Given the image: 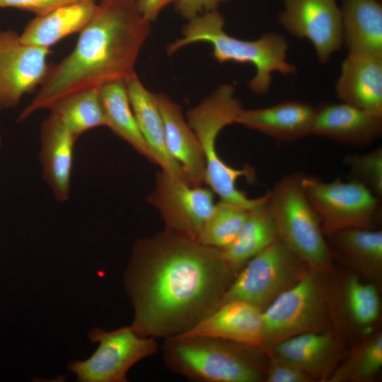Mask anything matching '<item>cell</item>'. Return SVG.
<instances>
[{
	"label": "cell",
	"mask_w": 382,
	"mask_h": 382,
	"mask_svg": "<svg viewBox=\"0 0 382 382\" xmlns=\"http://www.w3.org/2000/svg\"><path fill=\"white\" fill-rule=\"evenodd\" d=\"M347 345L335 331L312 332L289 337L267 350L296 366L315 381H327L348 352Z\"/></svg>",
	"instance_id": "9a60e30c"
},
{
	"label": "cell",
	"mask_w": 382,
	"mask_h": 382,
	"mask_svg": "<svg viewBox=\"0 0 382 382\" xmlns=\"http://www.w3.org/2000/svg\"><path fill=\"white\" fill-rule=\"evenodd\" d=\"M268 352V351H267ZM265 382H313L308 374L293 364L268 352Z\"/></svg>",
	"instance_id": "1f68e13d"
},
{
	"label": "cell",
	"mask_w": 382,
	"mask_h": 382,
	"mask_svg": "<svg viewBox=\"0 0 382 382\" xmlns=\"http://www.w3.org/2000/svg\"><path fill=\"white\" fill-rule=\"evenodd\" d=\"M47 109L61 120L76 139L89 129L106 127L98 88L72 93L56 100Z\"/></svg>",
	"instance_id": "f1b7e54d"
},
{
	"label": "cell",
	"mask_w": 382,
	"mask_h": 382,
	"mask_svg": "<svg viewBox=\"0 0 382 382\" xmlns=\"http://www.w3.org/2000/svg\"><path fill=\"white\" fill-rule=\"evenodd\" d=\"M176 0H135V6L141 16L151 23L158 18L161 11Z\"/></svg>",
	"instance_id": "e575fe53"
},
{
	"label": "cell",
	"mask_w": 382,
	"mask_h": 382,
	"mask_svg": "<svg viewBox=\"0 0 382 382\" xmlns=\"http://www.w3.org/2000/svg\"><path fill=\"white\" fill-rule=\"evenodd\" d=\"M301 173L286 175L269 192L278 238L311 270L329 272L333 257L320 219L301 185Z\"/></svg>",
	"instance_id": "52a82bcc"
},
{
	"label": "cell",
	"mask_w": 382,
	"mask_h": 382,
	"mask_svg": "<svg viewBox=\"0 0 382 382\" xmlns=\"http://www.w3.org/2000/svg\"><path fill=\"white\" fill-rule=\"evenodd\" d=\"M150 22L134 1H101L91 21L79 32L74 50L51 66L35 96L19 115L21 122L72 93L125 81L134 72Z\"/></svg>",
	"instance_id": "7a4b0ae2"
},
{
	"label": "cell",
	"mask_w": 382,
	"mask_h": 382,
	"mask_svg": "<svg viewBox=\"0 0 382 382\" xmlns=\"http://www.w3.org/2000/svg\"><path fill=\"white\" fill-rule=\"evenodd\" d=\"M125 83L135 119L154 163L169 175L185 181L181 168L167 151L163 123L156 94L142 84L136 73L128 77Z\"/></svg>",
	"instance_id": "603a6c76"
},
{
	"label": "cell",
	"mask_w": 382,
	"mask_h": 382,
	"mask_svg": "<svg viewBox=\"0 0 382 382\" xmlns=\"http://www.w3.org/2000/svg\"><path fill=\"white\" fill-rule=\"evenodd\" d=\"M156 97L168 152L181 168L187 184L202 186L205 183L206 163L195 133L184 119L178 104L164 93L156 94Z\"/></svg>",
	"instance_id": "ac0fdd59"
},
{
	"label": "cell",
	"mask_w": 382,
	"mask_h": 382,
	"mask_svg": "<svg viewBox=\"0 0 382 382\" xmlns=\"http://www.w3.org/2000/svg\"><path fill=\"white\" fill-rule=\"evenodd\" d=\"M233 86L224 84L202 103L190 110L187 123L195 133L206 163L205 183L221 200L250 209L262 202L267 193L250 198L236 187L242 177L255 180L253 168H235L224 161L217 153L216 141L219 133L227 125L235 123L242 107L234 95Z\"/></svg>",
	"instance_id": "5b68a950"
},
{
	"label": "cell",
	"mask_w": 382,
	"mask_h": 382,
	"mask_svg": "<svg viewBox=\"0 0 382 382\" xmlns=\"http://www.w3.org/2000/svg\"><path fill=\"white\" fill-rule=\"evenodd\" d=\"M225 19L217 11H211L188 20L181 37L167 47L172 54L185 46L196 42H208L213 48L214 59L220 62L249 63L255 68L254 76L248 82L255 93H266L272 84V75L279 72L284 76L294 74L296 67L287 62L289 44L284 36L270 32L255 40H243L228 35L224 30Z\"/></svg>",
	"instance_id": "277c9868"
},
{
	"label": "cell",
	"mask_w": 382,
	"mask_h": 382,
	"mask_svg": "<svg viewBox=\"0 0 382 382\" xmlns=\"http://www.w3.org/2000/svg\"><path fill=\"white\" fill-rule=\"evenodd\" d=\"M228 0H176L175 11L185 19H190L204 12L216 10L223 2Z\"/></svg>",
	"instance_id": "836d02e7"
},
{
	"label": "cell",
	"mask_w": 382,
	"mask_h": 382,
	"mask_svg": "<svg viewBox=\"0 0 382 382\" xmlns=\"http://www.w3.org/2000/svg\"><path fill=\"white\" fill-rule=\"evenodd\" d=\"M343 44L349 52L382 56L380 0H342Z\"/></svg>",
	"instance_id": "d4e9b609"
},
{
	"label": "cell",
	"mask_w": 382,
	"mask_h": 382,
	"mask_svg": "<svg viewBox=\"0 0 382 382\" xmlns=\"http://www.w3.org/2000/svg\"><path fill=\"white\" fill-rule=\"evenodd\" d=\"M382 133V115L347 103H324L316 107L311 134L340 143L363 146Z\"/></svg>",
	"instance_id": "e0dca14e"
},
{
	"label": "cell",
	"mask_w": 382,
	"mask_h": 382,
	"mask_svg": "<svg viewBox=\"0 0 382 382\" xmlns=\"http://www.w3.org/2000/svg\"><path fill=\"white\" fill-rule=\"evenodd\" d=\"M76 139L52 113L40 129V161L42 176L56 199L66 202L70 195L73 150Z\"/></svg>",
	"instance_id": "44dd1931"
},
{
	"label": "cell",
	"mask_w": 382,
	"mask_h": 382,
	"mask_svg": "<svg viewBox=\"0 0 382 382\" xmlns=\"http://www.w3.org/2000/svg\"><path fill=\"white\" fill-rule=\"evenodd\" d=\"M101 1H120V0H101ZM123 1H135V0H123Z\"/></svg>",
	"instance_id": "d590c367"
},
{
	"label": "cell",
	"mask_w": 382,
	"mask_h": 382,
	"mask_svg": "<svg viewBox=\"0 0 382 382\" xmlns=\"http://www.w3.org/2000/svg\"><path fill=\"white\" fill-rule=\"evenodd\" d=\"M281 25L291 35L308 40L325 63L343 45L340 8L336 0H283Z\"/></svg>",
	"instance_id": "5bb4252c"
},
{
	"label": "cell",
	"mask_w": 382,
	"mask_h": 382,
	"mask_svg": "<svg viewBox=\"0 0 382 382\" xmlns=\"http://www.w3.org/2000/svg\"><path fill=\"white\" fill-rule=\"evenodd\" d=\"M236 276L221 250L166 230L139 240L125 277L130 327L144 337L181 334L221 305Z\"/></svg>",
	"instance_id": "6da1fadb"
},
{
	"label": "cell",
	"mask_w": 382,
	"mask_h": 382,
	"mask_svg": "<svg viewBox=\"0 0 382 382\" xmlns=\"http://www.w3.org/2000/svg\"><path fill=\"white\" fill-rule=\"evenodd\" d=\"M178 337H206L253 347L262 345V311L243 301H230L219 306Z\"/></svg>",
	"instance_id": "2e32d148"
},
{
	"label": "cell",
	"mask_w": 382,
	"mask_h": 382,
	"mask_svg": "<svg viewBox=\"0 0 382 382\" xmlns=\"http://www.w3.org/2000/svg\"><path fill=\"white\" fill-rule=\"evenodd\" d=\"M98 95L106 127L139 154L154 163L132 109L125 81H115L100 86Z\"/></svg>",
	"instance_id": "4316f807"
},
{
	"label": "cell",
	"mask_w": 382,
	"mask_h": 382,
	"mask_svg": "<svg viewBox=\"0 0 382 382\" xmlns=\"http://www.w3.org/2000/svg\"><path fill=\"white\" fill-rule=\"evenodd\" d=\"M335 93L342 102L382 115V56L349 52L341 64Z\"/></svg>",
	"instance_id": "d6986e66"
},
{
	"label": "cell",
	"mask_w": 382,
	"mask_h": 382,
	"mask_svg": "<svg viewBox=\"0 0 382 382\" xmlns=\"http://www.w3.org/2000/svg\"><path fill=\"white\" fill-rule=\"evenodd\" d=\"M148 202L160 212L165 230L196 241L216 204L209 187L191 186L162 170Z\"/></svg>",
	"instance_id": "7c38bea8"
},
{
	"label": "cell",
	"mask_w": 382,
	"mask_h": 382,
	"mask_svg": "<svg viewBox=\"0 0 382 382\" xmlns=\"http://www.w3.org/2000/svg\"><path fill=\"white\" fill-rule=\"evenodd\" d=\"M325 236L333 259L378 286L381 284V230L346 228Z\"/></svg>",
	"instance_id": "ffe728a7"
},
{
	"label": "cell",
	"mask_w": 382,
	"mask_h": 382,
	"mask_svg": "<svg viewBox=\"0 0 382 382\" xmlns=\"http://www.w3.org/2000/svg\"><path fill=\"white\" fill-rule=\"evenodd\" d=\"M315 114L316 107L309 103L287 100L265 108H241L235 123L277 141H289L311 134Z\"/></svg>",
	"instance_id": "7402d4cb"
},
{
	"label": "cell",
	"mask_w": 382,
	"mask_h": 382,
	"mask_svg": "<svg viewBox=\"0 0 382 382\" xmlns=\"http://www.w3.org/2000/svg\"><path fill=\"white\" fill-rule=\"evenodd\" d=\"M1 146V138L0 137V146Z\"/></svg>",
	"instance_id": "8d00e7d4"
},
{
	"label": "cell",
	"mask_w": 382,
	"mask_h": 382,
	"mask_svg": "<svg viewBox=\"0 0 382 382\" xmlns=\"http://www.w3.org/2000/svg\"><path fill=\"white\" fill-rule=\"evenodd\" d=\"M343 163L349 170L350 180L367 187L375 196L382 197V148L362 154H351Z\"/></svg>",
	"instance_id": "4dcf8cb0"
},
{
	"label": "cell",
	"mask_w": 382,
	"mask_h": 382,
	"mask_svg": "<svg viewBox=\"0 0 382 382\" xmlns=\"http://www.w3.org/2000/svg\"><path fill=\"white\" fill-rule=\"evenodd\" d=\"M238 205L220 200L203 227L197 241L204 245L224 250L241 232L248 212Z\"/></svg>",
	"instance_id": "f546056e"
},
{
	"label": "cell",
	"mask_w": 382,
	"mask_h": 382,
	"mask_svg": "<svg viewBox=\"0 0 382 382\" xmlns=\"http://www.w3.org/2000/svg\"><path fill=\"white\" fill-rule=\"evenodd\" d=\"M328 331L335 328L326 272L311 270L262 311L266 349L297 335Z\"/></svg>",
	"instance_id": "8992f818"
},
{
	"label": "cell",
	"mask_w": 382,
	"mask_h": 382,
	"mask_svg": "<svg viewBox=\"0 0 382 382\" xmlns=\"http://www.w3.org/2000/svg\"><path fill=\"white\" fill-rule=\"evenodd\" d=\"M335 331L353 345L378 330L381 301L379 286L349 270L328 272Z\"/></svg>",
	"instance_id": "30bf717a"
},
{
	"label": "cell",
	"mask_w": 382,
	"mask_h": 382,
	"mask_svg": "<svg viewBox=\"0 0 382 382\" xmlns=\"http://www.w3.org/2000/svg\"><path fill=\"white\" fill-rule=\"evenodd\" d=\"M310 270L308 265L278 238L238 272L221 305L230 301H243L262 311Z\"/></svg>",
	"instance_id": "ba28073f"
},
{
	"label": "cell",
	"mask_w": 382,
	"mask_h": 382,
	"mask_svg": "<svg viewBox=\"0 0 382 382\" xmlns=\"http://www.w3.org/2000/svg\"><path fill=\"white\" fill-rule=\"evenodd\" d=\"M95 0H77L30 20L20 34L23 43L50 48L68 35L79 33L94 16Z\"/></svg>",
	"instance_id": "cb8c5ba5"
},
{
	"label": "cell",
	"mask_w": 382,
	"mask_h": 382,
	"mask_svg": "<svg viewBox=\"0 0 382 382\" xmlns=\"http://www.w3.org/2000/svg\"><path fill=\"white\" fill-rule=\"evenodd\" d=\"M89 337L99 342L85 361L70 363L69 369L83 382H125L129 369L140 360L156 354V338L138 335L130 326L108 332L93 328Z\"/></svg>",
	"instance_id": "8fae6325"
},
{
	"label": "cell",
	"mask_w": 382,
	"mask_h": 382,
	"mask_svg": "<svg viewBox=\"0 0 382 382\" xmlns=\"http://www.w3.org/2000/svg\"><path fill=\"white\" fill-rule=\"evenodd\" d=\"M49 48L23 43L15 30H0V111L16 107L45 82Z\"/></svg>",
	"instance_id": "4fadbf2b"
},
{
	"label": "cell",
	"mask_w": 382,
	"mask_h": 382,
	"mask_svg": "<svg viewBox=\"0 0 382 382\" xmlns=\"http://www.w3.org/2000/svg\"><path fill=\"white\" fill-rule=\"evenodd\" d=\"M381 367L382 332L378 330L354 344L327 381H372Z\"/></svg>",
	"instance_id": "83f0119b"
},
{
	"label": "cell",
	"mask_w": 382,
	"mask_h": 382,
	"mask_svg": "<svg viewBox=\"0 0 382 382\" xmlns=\"http://www.w3.org/2000/svg\"><path fill=\"white\" fill-rule=\"evenodd\" d=\"M77 0H0V8H16L40 16Z\"/></svg>",
	"instance_id": "d6a6232c"
},
{
	"label": "cell",
	"mask_w": 382,
	"mask_h": 382,
	"mask_svg": "<svg viewBox=\"0 0 382 382\" xmlns=\"http://www.w3.org/2000/svg\"><path fill=\"white\" fill-rule=\"evenodd\" d=\"M278 238L276 224L269 202L266 198L250 209L245 222L236 240L221 254L237 274L254 256Z\"/></svg>",
	"instance_id": "484cf974"
},
{
	"label": "cell",
	"mask_w": 382,
	"mask_h": 382,
	"mask_svg": "<svg viewBox=\"0 0 382 382\" xmlns=\"http://www.w3.org/2000/svg\"><path fill=\"white\" fill-rule=\"evenodd\" d=\"M301 185L325 234L346 228H378L381 202L360 183L340 178L327 183L302 174Z\"/></svg>",
	"instance_id": "9c48e42d"
},
{
	"label": "cell",
	"mask_w": 382,
	"mask_h": 382,
	"mask_svg": "<svg viewBox=\"0 0 382 382\" xmlns=\"http://www.w3.org/2000/svg\"><path fill=\"white\" fill-rule=\"evenodd\" d=\"M165 340V364L190 381L265 382L269 354L262 347L206 337Z\"/></svg>",
	"instance_id": "3957f363"
}]
</instances>
